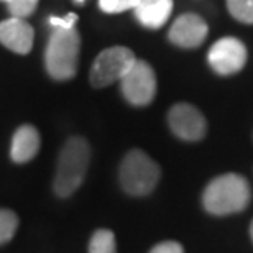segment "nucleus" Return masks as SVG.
Masks as SVG:
<instances>
[{
	"mask_svg": "<svg viewBox=\"0 0 253 253\" xmlns=\"http://www.w3.org/2000/svg\"><path fill=\"white\" fill-rule=\"evenodd\" d=\"M42 138L38 130L33 125H22L13 133L12 146H10V158L18 165L28 163L38 155Z\"/></svg>",
	"mask_w": 253,
	"mask_h": 253,
	"instance_id": "nucleus-11",
	"label": "nucleus"
},
{
	"mask_svg": "<svg viewBox=\"0 0 253 253\" xmlns=\"http://www.w3.org/2000/svg\"><path fill=\"white\" fill-rule=\"evenodd\" d=\"M35 32L25 18L10 17L0 22V43L17 54H28L33 48Z\"/></svg>",
	"mask_w": 253,
	"mask_h": 253,
	"instance_id": "nucleus-10",
	"label": "nucleus"
},
{
	"mask_svg": "<svg viewBox=\"0 0 253 253\" xmlns=\"http://www.w3.org/2000/svg\"><path fill=\"white\" fill-rule=\"evenodd\" d=\"M161 178L160 166L145 151H128L120 165L119 179L122 189L130 196H146L156 188Z\"/></svg>",
	"mask_w": 253,
	"mask_h": 253,
	"instance_id": "nucleus-4",
	"label": "nucleus"
},
{
	"mask_svg": "<svg viewBox=\"0 0 253 253\" xmlns=\"http://www.w3.org/2000/svg\"><path fill=\"white\" fill-rule=\"evenodd\" d=\"M120 89L128 104L136 107L148 105L156 95V74L153 68L146 61L136 59L120 81Z\"/></svg>",
	"mask_w": 253,
	"mask_h": 253,
	"instance_id": "nucleus-6",
	"label": "nucleus"
},
{
	"mask_svg": "<svg viewBox=\"0 0 253 253\" xmlns=\"http://www.w3.org/2000/svg\"><path fill=\"white\" fill-rule=\"evenodd\" d=\"M49 25L53 28H64V30H69V28H74V23L78 22V15L76 13H68L66 17H49L48 18Z\"/></svg>",
	"mask_w": 253,
	"mask_h": 253,
	"instance_id": "nucleus-18",
	"label": "nucleus"
},
{
	"mask_svg": "<svg viewBox=\"0 0 253 253\" xmlns=\"http://www.w3.org/2000/svg\"><path fill=\"white\" fill-rule=\"evenodd\" d=\"M135 61V53L125 46H112L104 49L97 54L92 68H90V84L94 87H107L117 81H122Z\"/></svg>",
	"mask_w": 253,
	"mask_h": 253,
	"instance_id": "nucleus-5",
	"label": "nucleus"
},
{
	"mask_svg": "<svg viewBox=\"0 0 253 253\" xmlns=\"http://www.w3.org/2000/svg\"><path fill=\"white\" fill-rule=\"evenodd\" d=\"M150 253H184V250L178 242L166 240V242H161L158 245H155L153 249L150 250Z\"/></svg>",
	"mask_w": 253,
	"mask_h": 253,
	"instance_id": "nucleus-19",
	"label": "nucleus"
},
{
	"mask_svg": "<svg viewBox=\"0 0 253 253\" xmlns=\"http://www.w3.org/2000/svg\"><path fill=\"white\" fill-rule=\"evenodd\" d=\"M227 8L235 20L253 25V0H227Z\"/></svg>",
	"mask_w": 253,
	"mask_h": 253,
	"instance_id": "nucleus-15",
	"label": "nucleus"
},
{
	"mask_svg": "<svg viewBox=\"0 0 253 253\" xmlns=\"http://www.w3.org/2000/svg\"><path fill=\"white\" fill-rule=\"evenodd\" d=\"M168 125L171 131L181 140L197 141L206 135V119L194 105L176 104L168 112Z\"/></svg>",
	"mask_w": 253,
	"mask_h": 253,
	"instance_id": "nucleus-8",
	"label": "nucleus"
},
{
	"mask_svg": "<svg viewBox=\"0 0 253 253\" xmlns=\"http://www.w3.org/2000/svg\"><path fill=\"white\" fill-rule=\"evenodd\" d=\"M140 0H99V7L105 13H120L135 10Z\"/></svg>",
	"mask_w": 253,
	"mask_h": 253,
	"instance_id": "nucleus-16",
	"label": "nucleus"
},
{
	"mask_svg": "<svg viewBox=\"0 0 253 253\" xmlns=\"http://www.w3.org/2000/svg\"><path fill=\"white\" fill-rule=\"evenodd\" d=\"M81 51V37L76 28H54L44 51L48 74L56 81H69L76 76Z\"/></svg>",
	"mask_w": 253,
	"mask_h": 253,
	"instance_id": "nucleus-3",
	"label": "nucleus"
},
{
	"mask_svg": "<svg viewBox=\"0 0 253 253\" xmlns=\"http://www.w3.org/2000/svg\"><path fill=\"white\" fill-rule=\"evenodd\" d=\"M247 48L239 38L224 37L212 44L207 54L211 68L220 76H230L244 69L247 63Z\"/></svg>",
	"mask_w": 253,
	"mask_h": 253,
	"instance_id": "nucleus-7",
	"label": "nucleus"
},
{
	"mask_svg": "<svg viewBox=\"0 0 253 253\" xmlns=\"http://www.w3.org/2000/svg\"><path fill=\"white\" fill-rule=\"evenodd\" d=\"M173 0H140L135 7V17L145 28H161L173 13Z\"/></svg>",
	"mask_w": 253,
	"mask_h": 253,
	"instance_id": "nucleus-12",
	"label": "nucleus"
},
{
	"mask_svg": "<svg viewBox=\"0 0 253 253\" xmlns=\"http://www.w3.org/2000/svg\"><path fill=\"white\" fill-rule=\"evenodd\" d=\"M89 253H117L115 235L107 229H99L94 232L89 242Z\"/></svg>",
	"mask_w": 253,
	"mask_h": 253,
	"instance_id": "nucleus-13",
	"label": "nucleus"
},
{
	"mask_svg": "<svg viewBox=\"0 0 253 253\" xmlns=\"http://www.w3.org/2000/svg\"><path fill=\"white\" fill-rule=\"evenodd\" d=\"M250 235H252V240H253V222L250 224Z\"/></svg>",
	"mask_w": 253,
	"mask_h": 253,
	"instance_id": "nucleus-20",
	"label": "nucleus"
},
{
	"mask_svg": "<svg viewBox=\"0 0 253 253\" xmlns=\"http://www.w3.org/2000/svg\"><path fill=\"white\" fill-rule=\"evenodd\" d=\"M76 2H78V3H84V0H76Z\"/></svg>",
	"mask_w": 253,
	"mask_h": 253,
	"instance_id": "nucleus-21",
	"label": "nucleus"
},
{
	"mask_svg": "<svg viewBox=\"0 0 253 253\" xmlns=\"http://www.w3.org/2000/svg\"><path fill=\"white\" fill-rule=\"evenodd\" d=\"M0 2H7L8 3V2H12V0H0Z\"/></svg>",
	"mask_w": 253,
	"mask_h": 253,
	"instance_id": "nucleus-22",
	"label": "nucleus"
},
{
	"mask_svg": "<svg viewBox=\"0 0 253 253\" xmlns=\"http://www.w3.org/2000/svg\"><path fill=\"white\" fill-rule=\"evenodd\" d=\"M90 163V146L83 136H71L59 151L54 192L59 197H69L81 188Z\"/></svg>",
	"mask_w": 253,
	"mask_h": 253,
	"instance_id": "nucleus-1",
	"label": "nucleus"
},
{
	"mask_svg": "<svg viewBox=\"0 0 253 253\" xmlns=\"http://www.w3.org/2000/svg\"><path fill=\"white\" fill-rule=\"evenodd\" d=\"M209 27L196 13H184L174 20L169 28V42L179 48H197L204 43Z\"/></svg>",
	"mask_w": 253,
	"mask_h": 253,
	"instance_id": "nucleus-9",
	"label": "nucleus"
},
{
	"mask_svg": "<svg viewBox=\"0 0 253 253\" xmlns=\"http://www.w3.org/2000/svg\"><path fill=\"white\" fill-rule=\"evenodd\" d=\"M38 0H12L8 2V10L12 13V17L27 18L37 10Z\"/></svg>",
	"mask_w": 253,
	"mask_h": 253,
	"instance_id": "nucleus-17",
	"label": "nucleus"
},
{
	"mask_svg": "<svg viewBox=\"0 0 253 253\" xmlns=\"http://www.w3.org/2000/svg\"><path fill=\"white\" fill-rule=\"evenodd\" d=\"M18 217L13 211L0 209V245L8 244L17 234Z\"/></svg>",
	"mask_w": 253,
	"mask_h": 253,
	"instance_id": "nucleus-14",
	"label": "nucleus"
},
{
	"mask_svg": "<svg viewBox=\"0 0 253 253\" xmlns=\"http://www.w3.org/2000/svg\"><path fill=\"white\" fill-rule=\"evenodd\" d=\"M250 196V186L244 176L227 173L207 184L202 204L212 215H230L244 211L249 206Z\"/></svg>",
	"mask_w": 253,
	"mask_h": 253,
	"instance_id": "nucleus-2",
	"label": "nucleus"
}]
</instances>
